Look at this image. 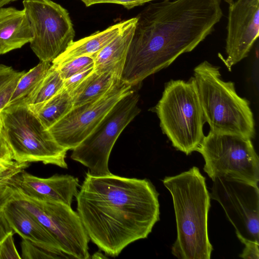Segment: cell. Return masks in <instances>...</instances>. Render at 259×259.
I'll return each mask as SVG.
<instances>
[{
  "label": "cell",
  "mask_w": 259,
  "mask_h": 259,
  "mask_svg": "<svg viewBox=\"0 0 259 259\" xmlns=\"http://www.w3.org/2000/svg\"><path fill=\"white\" fill-rule=\"evenodd\" d=\"M259 35V0H236L230 4L226 39L229 70L246 58Z\"/></svg>",
  "instance_id": "13"
},
{
  "label": "cell",
  "mask_w": 259,
  "mask_h": 259,
  "mask_svg": "<svg viewBox=\"0 0 259 259\" xmlns=\"http://www.w3.org/2000/svg\"><path fill=\"white\" fill-rule=\"evenodd\" d=\"M125 23L126 20L121 21L104 30L96 31L88 36L73 41L52 64L57 66L80 56L96 54L118 34Z\"/></svg>",
  "instance_id": "18"
},
{
  "label": "cell",
  "mask_w": 259,
  "mask_h": 259,
  "mask_svg": "<svg viewBox=\"0 0 259 259\" xmlns=\"http://www.w3.org/2000/svg\"><path fill=\"white\" fill-rule=\"evenodd\" d=\"M21 246L23 259L70 258L59 249L25 239H22Z\"/></svg>",
  "instance_id": "23"
},
{
  "label": "cell",
  "mask_w": 259,
  "mask_h": 259,
  "mask_svg": "<svg viewBox=\"0 0 259 259\" xmlns=\"http://www.w3.org/2000/svg\"><path fill=\"white\" fill-rule=\"evenodd\" d=\"M15 189L13 200L36 218L65 254L70 258L90 257V238L77 211L63 203L35 199Z\"/></svg>",
  "instance_id": "9"
},
{
  "label": "cell",
  "mask_w": 259,
  "mask_h": 259,
  "mask_svg": "<svg viewBox=\"0 0 259 259\" xmlns=\"http://www.w3.org/2000/svg\"><path fill=\"white\" fill-rule=\"evenodd\" d=\"M64 80L58 69L52 64L48 73L31 94L26 104L28 106L41 104L64 88Z\"/></svg>",
  "instance_id": "22"
},
{
  "label": "cell",
  "mask_w": 259,
  "mask_h": 259,
  "mask_svg": "<svg viewBox=\"0 0 259 259\" xmlns=\"http://www.w3.org/2000/svg\"><path fill=\"white\" fill-rule=\"evenodd\" d=\"M3 210L15 233L18 234L22 239L45 244L61 250L54 238L36 218L14 200L9 202Z\"/></svg>",
  "instance_id": "17"
},
{
  "label": "cell",
  "mask_w": 259,
  "mask_h": 259,
  "mask_svg": "<svg viewBox=\"0 0 259 259\" xmlns=\"http://www.w3.org/2000/svg\"><path fill=\"white\" fill-rule=\"evenodd\" d=\"M17 0H0V8L3 7L4 6Z\"/></svg>",
  "instance_id": "32"
},
{
  "label": "cell",
  "mask_w": 259,
  "mask_h": 259,
  "mask_svg": "<svg viewBox=\"0 0 259 259\" xmlns=\"http://www.w3.org/2000/svg\"><path fill=\"white\" fill-rule=\"evenodd\" d=\"M212 181L210 198L221 204L239 240L259 243L258 185L224 177Z\"/></svg>",
  "instance_id": "11"
},
{
  "label": "cell",
  "mask_w": 259,
  "mask_h": 259,
  "mask_svg": "<svg viewBox=\"0 0 259 259\" xmlns=\"http://www.w3.org/2000/svg\"><path fill=\"white\" fill-rule=\"evenodd\" d=\"M153 111L173 147L187 155L196 151L205 136L206 122L193 77L166 82Z\"/></svg>",
  "instance_id": "5"
},
{
  "label": "cell",
  "mask_w": 259,
  "mask_h": 259,
  "mask_svg": "<svg viewBox=\"0 0 259 259\" xmlns=\"http://www.w3.org/2000/svg\"><path fill=\"white\" fill-rule=\"evenodd\" d=\"M133 87L118 79L100 98L72 109L48 130L67 151L73 150L96 127L116 103L130 92Z\"/></svg>",
  "instance_id": "12"
},
{
  "label": "cell",
  "mask_w": 259,
  "mask_h": 259,
  "mask_svg": "<svg viewBox=\"0 0 259 259\" xmlns=\"http://www.w3.org/2000/svg\"><path fill=\"white\" fill-rule=\"evenodd\" d=\"M193 77L210 131L254 138L255 122L249 102L237 94L234 82L222 78L220 67L204 61L195 67Z\"/></svg>",
  "instance_id": "4"
},
{
  "label": "cell",
  "mask_w": 259,
  "mask_h": 259,
  "mask_svg": "<svg viewBox=\"0 0 259 259\" xmlns=\"http://www.w3.org/2000/svg\"><path fill=\"white\" fill-rule=\"evenodd\" d=\"M140 96L134 90L120 100L94 131L72 150L70 157L88 168L93 176L112 174L108 166L112 149L118 137L138 115Z\"/></svg>",
  "instance_id": "7"
},
{
  "label": "cell",
  "mask_w": 259,
  "mask_h": 259,
  "mask_svg": "<svg viewBox=\"0 0 259 259\" xmlns=\"http://www.w3.org/2000/svg\"><path fill=\"white\" fill-rule=\"evenodd\" d=\"M1 128V118H0V129Z\"/></svg>",
  "instance_id": "33"
},
{
  "label": "cell",
  "mask_w": 259,
  "mask_h": 259,
  "mask_svg": "<svg viewBox=\"0 0 259 259\" xmlns=\"http://www.w3.org/2000/svg\"><path fill=\"white\" fill-rule=\"evenodd\" d=\"M226 1H227V0H226Z\"/></svg>",
  "instance_id": "35"
},
{
  "label": "cell",
  "mask_w": 259,
  "mask_h": 259,
  "mask_svg": "<svg viewBox=\"0 0 259 259\" xmlns=\"http://www.w3.org/2000/svg\"><path fill=\"white\" fill-rule=\"evenodd\" d=\"M25 72L0 64V111L8 104L18 81Z\"/></svg>",
  "instance_id": "24"
},
{
  "label": "cell",
  "mask_w": 259,
  "mask_h": 259,
  "mask_svg": "<svg viewBox=\"0 0 259 259\" xmlns=\"http://www.w3.org/2000/svg\"><path fill=\"white\" fill-rule=\"evenodd\" d=\"M1 131L19 163L41 162L67 168V150L54 139L27 104L6 106L0 111Z\"/></svg>",
  "instance_id": "6"
},
{
  "label": "cell",
  "mask_w": 259,
  "mask_h": 259,
  "mask_svg": "<svg viewBox=\"0 0 259 259\" xmlns=\"http://www.w3.org/2000/svg\"><path fill=\"white\" fill-rule=\"evenodd\" d=\"M196 151L203 156V170L211 180L224 177L258 184L259 159L251 139L209 131Z\"/></svg>",
  "instance_id": "8"
},
{
  "label": "cell",
  "mask_w": 259,
  "mask_h": 259,
  "mask_svg": "<svg viewBox=\"0 0 259 259\" xmlns=\"http://www.w3.org/2000/svg\"><path fill=\"white\" fill-rule=\"evenodd\" d=\"M28 107L49 129L72 109L73 102L71 95L64 88L45 103Z\"/></svg>",
  "instance_id": "20"
},
{
  "label": "cell",
  "mask_w": 259,
  "mask_h": 259,
  "mask_svg": "<svg viewBox=\"0 0 259 259\" xmlns=\"http://www.w3.org/2000/svg\"><path fill=\"white\" fill-rule=\"evenodd\" d=\"M14 233L4 210L0 211V243L10 233Z\"/></svg>",
  "instance_id": "31"
},
{
  "label": "cell",
  "mask_w": 259,
  "mask_h": 259,
  "mask_svg": "<svg viewBox=\"0 0 259 259\" xmlns=\"http://www.w3.org/2000/svg\"><path fill=\"white\" fill-rule=\"evenodd\" d=\"M222 0L150 3L137 21L120 79L134 87L191 52L223 16Z\"/></svg>",
  "instance_id": "1"
},
{
  "label": "cell",
  "mask_w": 259,
  "mask_h": 259,
  "mask_svg": "<svg viewBox=\"0 0 259 259\" xmlns=\"http://www.w3.org/2000/svg\"><path fill=\"white\" fill-rule=\"evenodd\" d=\"M33 38L25 10L0 8V55L21 48Z\"/></svg>",
  "instance_id": "16"
},
{
  "label": "cell",
  "mask_w": 259,
  "mask_h": 259,
  "mask_svg": "<svg viewBox=\"0 0 259 259\" xmlns=\"http://www.w3.org/2000/svg\"><path fill=\"white\" fill-rule=\"evenodd\" d=\"M94 70V65H92L80 72L65 79L64 88L71 94Z\"/></svg>",
  "instance_id": "27"
},
{
  "label": "cell",
  "mask_w": 259,
  "mask_h": 259,
  "mask_svg": "<svg viewBox=\"0 0 259 259\" xmlns=\"http://www.w3.org/2000/svg\"><path fill=\"white\" fill-rule=\"evenodd\" d=\"M12 185L32 198L71 205L79 186L77 178L70 175H54L47 178L33 176L23 170L13 180Z\"/></svg>",
  "instance_id": "14"
},
{
  "label": "cell",
  "mask_w": 259,
  "mask_h": 259,
  "mask_svg": "<svg viewBox=\"0 0 259 259\" xmlns=\"http://www.w3.org/2000/svg\"><path fill=\"white\" fill-rule=\"evenodd\" d=\"M14 234L10 233L0 243V259L21 258L15 245Z\"/></svg>",
  "instance_id": "26"
},
{
  "label": "cell",
  "mask_w": 259,
  "mask_h": 259,
  "mask_svg": "<svg viewBox=\"0 0 259 259\" xmlns=\"http://www.w3.org/2000/svg\"><path fill=\"white\" fill-rule=\"evenodd\" d=\"M6 183H8V182H6Z\"/></svg>",
  "instance_id": "34"
},
{
  "label": "cell",
  "mask_w": 259,
  "mask_h": 259,
  "mask_svg": "<svg viewBox=\"0 0 259 259\" xmlns=\"http://www.w3.org/2000/svg\"><path fill=\"white\" fill-rule=\"evenodd\" d=\"M16 192L12 183L0 182V211L14 199Z\"/></svg>",
  "instance_id": "29"
},
{
  "label": "cell",
  "mask_w": 259,
  "mask_h": 259,
  "mask_svg": "<svg viewBox=\"0 0 259 259\" xmlns=\"http://www.w3.org/2000/svg\"><path fill=\"white\" fill-rule=\"evenodd\" d=\"M87 7L102 3H112L123 6L125 8L130 10L134 7L142 5L146 3L155 0H80Z\"/></svg>",
  "instance_id": "28"
},
{
  "label": "cell",
  "mask_w": 259,
  "mask_h": 259,
  "mask_svg": "<svg viewBox=\"0 0 259 259\" xmlns=\"http://www.w3.org/2000/svg\"><path fill=\"white\" fill-rule=\"evenodd\" d=\"M94 65V56H82L55 66L65 80L85 68Z\"/></svg>",
  "instance_id": "25"
},
{
  "label": "cell",
  "mask_w": 259,
  "mask_h": 259,
  "mask_svg": "<svg viewBox=\"0 0 259 259\" xmlns=\"http://www.w3.org/2000/svg\"><path fill=\"white\" fill-rule=\"evenodd\" d=\"M171 194L177 237L171 253L181 259H210L213 250L208 238V213L210 196L205 178L193 166L162 180Z\"/></svg>",
  "instance_id": "3"
},
{
  "label": "cell",
  "mask_w": 259,
  "mask_h": 259,
  "mask_svg": "<svg viewBox=\"0 0 259 259\" xmlns=\"http://www.w3.org/2000/svg\"><path fill=\"white\" fill-rule=\"evenodd\" d=\"M33 38L30 46L40 61L52 62L73 41L75 30L67 10L51 0H23Z\"/></svg>",
  "instance_id": "10"
},
{
  "label": "cell",
  "mask_w": 259,
  "mask_h": 259,
  "mask_svg": "<svg viewBox=\"0 0 259 259\" xmlns=\"http://www.w3.org/2000/svg\"><path fill=\"white\" fill-rule=\"evenodd\" d=\"M136 21V17L126 20L118 34L93 55L95 72H110L120 78Z\"/></svg>",
  "instance_id": "15"
},
{
  "label": "cell",
  "mask_w": 259,
  "mask_h": 259,
  "mask_svg": "<svg viewBox=\"0 0 259 259\" xmlns=\"http://www.w3.org/2000/svg\"><path fill=\"white\" fill-rule=\"evenodd\" d=\"M158 196L148 179L87 172L75 197L77 212L90 240L106 255L116 257L152 232L159 220Z\"/></svg>",
  "instance_id": "2"
},
{
  "label": "cell",
  "mask_w": 259,
  "mask_h": 259,
  "mask_svg": "<svg viewBox=\"0 0 259 259\" xmlns=\"http://www.w3.org/2000/svg\"><path fill=\"white\" fill-rule=\"evenodd\" d=\"M119 79L111 73H97L94 70L71 94L73 107L100 98Z\"/></svg>",
  "instance_id": "19"
},
{
  "label": "cell",
  "mask_w": 259,
  "mask_h": 259,
  "mask_svg": "<svg viewBox=\"0 0 259 259\" xmlns=\"http://www.w3.org/2000/svg\"><path fill=\"white\" fill-rule=\"evenodd\" d=\"M240 241L245 245L242 253L239 256L244 259L259 258V243L246 240Z\"/></svg>",
  "instance_id": "30"
},
{
  "label": "cell",
  "mask_w": 259,
  "mask_h": 259,
  "mask_svg": "<svg viewBox=\"0 0 259 259\" xmlns=\"http://www.w3.org/2000/svg\"><path fill=\"white\" fill-rule=\"evenodd\" d=\"M51 66V62L40 61L28 71L25 72L18 81L7 106L26 104Z\"/></svg>",
  "instance_id": "21"
}]
</instances>
